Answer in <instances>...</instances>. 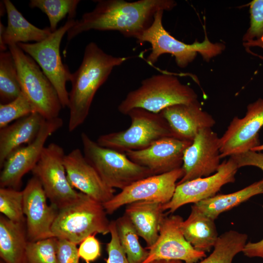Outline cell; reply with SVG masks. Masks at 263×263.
Returning a JSON list of instances; mask_svg holds the SVG:
<instances>
[{
	"mask_svg": "<svg viewBox=\"0 0 263 263\" xmlns=\"http://www.w3.org/2000/svg\"><path fill=\"white\" fill-rule=\"evenodd\" d=\"M96 1L95 8L75 20L68 31V40L91 30L116 31L125 37L137 39L151 24L158 11H170L176 5V2L172 0Z\"/></svg>",
	"mask_w": 263,
	"mask_h": 263,
	"instance_id": "6da1fadb",
	"label": "cell"
},
{
	"mask_svg": "<svg viewBox=\"0 0 263 263\" xmlns=\"http://www.w3.org/2000/svg\"><path fill=\"white\" fill-rule=\"evenodd\" d=\"M130 57L115 56L105 53L95 42L88 44L82 62L74 73L69 93V132L81 125L87 118L94 97L109 77L113 68Z\"/></svg>",
	"mask_w": 263,
	"mask_h": 263,
	"instance_id": "7a4b0ae2",
	"label": "cell"
},
{
	"mask_svg": "<svg viewBox=\"0 0 263 263\" xmlns=\"http://www.w3.org/2000/svg\"><path fill=\"white\" fill-rule=\"evenodd\" d=\"M197 100L198 95L192 88L174 75L162 74L143 80L137 89L128 93L117 108L125 115L135 108L159 113L168 107Z\"/></svg>",
	"mask_w": 263,
	"mask_h": 263,
	"instance_id": "3957f363",
	"label": "cell"
},
{
	"mask_svg": "<svg viewBox=\"0 0 263 263\" xmlns=\"http://www.w3.org/2000/svg\"><path fill=\"white\" fill-rule=\"evenodd\" d=\"M103 204L80 192L77 199L58 209L52 226L54 237L76 244L97 233H110V222Z\"/></svg>",
	"mask_w": 263,
	"mask_h": 263,
	"instance_id": "277c9868",
	"label": "cell"
},
{
	"mask_svg": "<svg viewBox=\"0 0 263 263\" xmlns=\"http://www.w3.org/2000/svg\"><path fill=\"white\" fill-rule=\"evenodd\" d=\"M164 12V10L158 11L151 24L136 39L139 43L148 42L150 44L151 52L146 59L149 64H153L161 55L169 54L174 56L178 66L184 68L194 60L198 53L205 61H209L225 49L224 44L211 42L206 33L201 42L195 41L192 44H187L177 39L163 25Z\"/></svg>",
	"mask_w": 263,
	"mask_h": 263,
	"instance_id": "5b68a950",
	"label": "cell"
},
{
	"mask_svg": "<svg viewBox=\"0 0 263 263\" xmlns=\"http://www.w3.org/2000/svg\"><path fill=\"white\" fill-rule=\"evenodd\" d=\"M131 125L126 130L100 135L96 142L101 146L122 153L145 149L166 137H173L165 118L141 108H135L127 114Z\"/></svg>",
	"mask_w": 263,
	"mask_h": 263,
	"instance_id": "8992f818",
	"label": "cell"
},
{
	"mask_svg": "<svg viewBox=\"0 0 263 263\" xmlns=\"http://www.w3.org/2000/svg\"><path fill=\"white\" fill-rule=\"evenodd\" d=\"M17 68L21 92L45 120L57 118L62 108L57 93L37 62L17 44L8 46Z\"/></svg>",
	"mask_w": 263,
	"mask_h": 263,
	"instance_id": "52a82bcc",
	"label": "cell"
},
{
	"mask_svg": "<svg viewBox=\"0 0 263 263\" xmlns=\"http://www.w3.org/2000/svg\"><path fill=\"white\" fill-rule=\"evenodd\" d=\"M83 153L107 185L122 190L135 182L154 175L131 160L125 153L100 146L85 132L80 135Z\"/></svg>",
	"mask_w": 263,
	"mask_h": 263,
	"instance_id": "ba28073f",
	"label": "cell"
},
{
	"mask_svg": "<svg viewBox=\"0 0 263 263\" xmlns=\"http://www.w3.org/2000/svg\"><path fill=\"white\" fill-rule=\"evenodd\" d=\"M75 22L74 19H68L64 25L41 41L17 44L37 62L51 82L57 93L63 108L69 106V93L66 84L71 81L72 73L62 61L60 46L64 35Z\"/></svg>",
	"mask_w": 263,
	"mask_h": 263,
	"instance_id": "9c48e42d",
	"label": "cell"
},
{
	"mask_svg": "<svg viewBox=\"0 0 263 263\" xmlns=\"http://www.w3.org/2000/svg\"><path fill=\"white\" fill-rule=\"evenodd\" d=\"M63 149L51 143L44 148L32 170L33 176L41 183L51 204L58 209L74 202L79 196L70 185L64 165Z\"/></svg>",
	"mask_w": 263,
	"mask_h": 263,
	"instance_id": "30bf717a",
	"label": "cell"
},
{
	"mask_svg": "<svg viewBox=\"0 0 263 263\" xmlns=\"http://www.w3.org/2000/svg\"><path fill=\"white\" fill-rule=\"evenodd\" d=\"M182 168L138 180L103 204L107 214H112L122 206L137 201H153L162 204L171 199L177 183L183 177Z\"/></svg>",
	"mask_w": 263,
	"mask_h": 263,
	"instance_id": "8fae6325",
	"label": "cell"
},
{
	"mask_svg": "<svg viewBox=\"0 0 263 263\" xmlns=\"http://www.w3.org/2000/svg\"><path fill=\"white\" fill-rule=\"evenodd\" d=\"M63 123L59 117L45 120L33 142L17 149L9 156L1 168L0 188L19 190L24 175L32 171L38 163L47 140Z\"/></svg>",
	"mask_w": 263,
	"mask_h": 263,
	"instance_id": "7c38bea8",
	"label": "cell"
},
{
	"mask_svg": "<svg viewBox=\"0 0 263 263\" xmlns=\"http://www.w3.org/2000/svg\"><path fill=\"white\" fill-rule=\"evenodd\" d=\"M238 169L230 156L221 163L214 174L177 185L171 199L162 205L164 211L173 213L186 204H195L215 196L223 186L234 182Z\"/></svg>",
	"mask_w": 263,
	"mask_h": 263,
	"instance_id": "4fadbf2b",
	"label": "cell"
},
{
	"mask_svg": "<svg viewBox=\"0 0 263 263\" xmlns=\"http://www.w3.org/2000/svg\"><path fill=\"white\" fill-rule=\"evenodd\" d=\"M184 221L178 215L165 216L160 225L158 238L147 249L149 254L143 263L157 260H179L197 263L206 257V253L195 249L185 239L181 228Z\"/></svg>",
	"mask_w": 263,
	"mask_h": 263,
	"instance_id": "5bb4252c",
	"label": "cell"
},
{
	"mask_svg": "<svg viewBox=\"0 0 263 263\" xmlns=\"http://www.w3.org/2000/svg\"><path fill=\"white\" fill-rule=\"evenodd\" d=\"M263 127V98L247 106L244 117L235 116L220 137L221 158L244 153L260 145L259 132Z\"/></svg>",
	"mask_w": 263,
	"mask_h": 263,
	"instance_id": "9a60e30c",
	"label": "cell"
},
{
	"mask_svg": "<svg viewBox=\"0 0 263 263\" xmlns=\"http://www.w3.org/2000/svg\"><path fill=\"white\" fill-rule=\"evenodd\" d=\"M220 148V137L211 128L200 130L184 152V174L177 185L216 172L221 164Z\"/></svg>",
	"mask_w": 263,
	"mask_h": 263,
	"instance_id": "2e32d148",
	"label": "cell"
},
{
	"mask_svg": "<svg viewBox=\"0 0 263 263\" xmlns=\"http://www.w3.org/2000/svg\"><path fill=\"white\" fill-rule=\"evenodd\" d=\"M23 212L29 241L53 237L52 226L58 209L48 205L47 196L39 181L33 176L22 190Z\"/></svg>",
	"mask_w": 263,
	"mask_h": 263,
	"instance_id": "e0dca14e",
	"label": "cell"
},
{
	"mask_svg": "<svg viewBox=\"0 0 263 263\" xmlns=\"http://www.w3.org/2000/svg\"><path fill=\"white\" fill-rule=\"evenodd\" d=\"M192 142L166 137L145 149L125 153L132 162L148 168L154 175L161 174L182 167L184 152Z\"/></svg>",
	"mask_w": 263,
	"mask_h": 263,
	"instance_id": "ac0fdd59",
	"label": "cell"
},
{
	"mask_svg": "<svg viewBox=\"0 0 263 263\" xmlns=\"http://www.w3.org/2000/svg\"><path fill=\"white\" fill-rule=\"evenodd\" d=\"M64 165L67 179L73 188L102 204L115 195V189L106 184L80 150L75 149L65 154Z\"/></svg>",
	"mask_w": 263,
	"mask_h": 263,
	"instance_id": "d6986e66",
	"label": "cell"
},
{
	"mask_svg": "<svg viewBox=\"0 0 263 263\" xmlns=\"http://www.w3.org/2000/svg\"><path fill=\"white\" fill-rule=\"evenodd\" d=\"M160 113L168 123L173 136L182 140L192 141L200 130L211 128L216 123L198 100L168 107Z\"/></svg>",
	"mask_w": 263,
	"mask_h": 263,
	"instance_id": "ffe728a7",
	"label": "cell"
},
{
	"mask_svg": "<svg viewBox=\"0 0 263 263\" xmlns=\"http://www.w3.org/2000/svg\"><path fill=\"white\" fill-rule=\"evenodd\" d=\"M7 15L6 27L0 22V50L6 51L7 46L38 42L49 37L52 33L49 27L39 28L28 21L9 0L2 1Z\"/></svg>",
	"mask_w": 263,
	"mask_h": 263,
	"instance_id": "44dd1931",
	"label": "cell"
},
{
	"mask_svg": "<svg viewBox=\"0 0 263 263\" xmlns=\"http://www.w3.org/2000/svg\"><path fill=\"white\" fill-rule=\"evenodd\" d=\"M45 119L33 113L0 129V167L16 150L33 142Z\"/></svg>",
	"mask_w": 263,
	"mask_h": 263,
	"instance_id": "7402d4cb",
	"label": "cell"
},
{
	"mask_svg": "<svg viewBox=\"0 0 263 263\" xmlns=\"http://www.w3.org/2000/svg\"><path fill=\"white\" fill-rule=\"evenodd\" d=\"M162 204L153 201H137L127 205L125 214L138 235L151 247L157 240L160 225L165 217Z\"/></svg>",
	"mask_w": 263,
	"mask_h": 263,
	"instance_id": "603a6c76",
	"label": "cell"
},
{
	"mask_svg": "<svg viewBox=\"0 0 263 263\" xmlns=\"http://www.w3.org/2000/svg\"><path fill=\"white\" fill-rule=\"evenodd\" d=\"M29 242L25 223L14 222L0 216V257L4 263H28Z\"/></svg>",
	"mask_w": 263,
	"mask_h": 263,
	"instance_id": "cb8c5ba5",
	"label": "cell"
},
{
	"mask_svg": "<svg viewBox=\"0 0 263 263\" xmlns=\"http://www.w3.org/2000/svg\"><path fill=\"white\" fill-rule=\"evenodd\" d=\"M181 228L186 240L196 250L209 252L219 237L214 220L201 213L193 206L188 218Z\"/></svg>",
	"mask_w": 263,
	"mask_h": 263,
	"instance_id": "d4e9b609",
	"label": "cell"
},
{
	"mask_svg": "<svg viewBox=\"0 0 263 263\" xmlns=\"http://www.w3.org/2000/svg\"><path fill=\"white\" fill-rule=\"evenodd\" d=\"M260 194H263V179L236 192L217 194L195 203L192 206L201 213L215 220L222 213Z\"/></svg>",
	"mask_w": 263,
	"mask_h": 263,
	"instance_id": "484cf974",
	"label": "cell"
},
{
	"mask_svg": "<svg viewBox=\"0 0 263 263\" xmlns=\"http://www.w3.org/2000/svg\"><path fill=\"white\" fill-rule=\"evenodd\" d=\"M247 235L230 230L219 236L212 252L197 263H232L234 257L243 252Z\"/></svg>",
	"mask_w": 263,
	"mask_h": 263,
	"instance_id": "4316f807",
	"label": "cell"
},
{
	"mask_svg": "<svg viewBox=\"0 0 263 263\" xmlns=\"http://www.w3.org/2000/svg\"><path fill=\"white\" fill-rule=\"evenodd\" d=\"M117 234L121 245L130 263H143L149 254L138 240L136 230L124 214L115 220Z\"/></svg>",
	"mask_w": 263,
	"mask_h": 263,
	"instance_id": "83f0119b",
	"label": "cell"
},
{
	"mask_svg": "<svg viewBox=\"0 0 263 263\" xmlns=\"http://www.w3.org/2000/svg\"><path fill=\"white\" fill-rule=\"evenodd\" d=\"M21 93L15 62L11 52L0 53V104L9 103Z\"/></svg>",
	"mask_w": 263,
	"mask_h": 263,
	"instance_id": "f1b7e54d",
	"label": "cell"
},
{
	"mask_svg": "<svg viewBox=\"0 0 263 263\" xmlns=\"http://www.w3.org/2000/svg\"><path fill=\"white\" fill-rule=\"evenodd\" d=\"M79 0H31L29 6L37 8L47 16L49 28L53 32L59 22L68 15V19H74Z\"/></svg>",
	"mask_w": 263,
	"mask_h": 263,
	"instance_id": "f546056e",
	"label": "cell"
},
{
	"mask_svg": "<svg viewBox=\"0 0 263 263\" xmlns=\"http://www.w3.org/2000/svg\"><path fill=\"white\" fill-rule=\"evenodd\" d=\"M0 212L9 220L16 223H25L23 196L20 191L9 188H0Z\"/></svg>",
	"mask_w": 263,
	"mask_h": 263,
	"instance_id": "4dcf8cb0",
	"label": "cell"
},
{
	"mask_svg": "<svg viewBox=\"0 0 263 263\" xmlns=\"http://www.w3.org/2000/svg\"><path fill=\"white\" fill-rule=\"evenodd\" d=\"M249 6L250 26L243 37L247 51L251 47H260L263 42V0H253Z\"/></svg>",
	"mask_w": 263,
	"mask_h": 263,
	"instance_id": "1f68e13d",
	"label": "cell"
},
{
	"mask_svg": "<svg viewBox=\"0 0 263 263\" xmlns=\"http://www.w3.org/2000/svg\"><path fill=\"white\" fill-rule=\"evenodd\" d=\"M55 237L37 241H29L26 255L28 263H57L56 244Z\"/></svg>",
	"mask_w": 263,
	"mask_h": 263,
	"instance_id": "d6a6232c",
	"label": "cell"
},
{
	"mask_svg": "<svg viewBox=\"0 0 263 263\" xmlns=\"http://www.w3.org/2000/svg\"><path fill=\"white\" fill-rule=\"evenodd\" d=\"M35 112L32 104L21 92L12 101L0 104V129Z\"/></svg>",
	"mask_w": 263,
	"mask_h": 263,
	"instance_id": "836d02e7",
	"label": "cell"
},
{
	"mask_svg": "<svg viewBox=\"0 0 263 263\" xmlns=\"http://www.w3.org/2000/svg\"><path fill=\"white\" fill-rule=\"evenodd\" d=\"M110 233L111 238L107 244L106 263H130L120 243L115 221L110 222Z\"/></svg>",
	"mask_w": 263,
	"mask_h": 263,
	"instance_id": "e575fe53",
	"label": "cell"
},
{
	"mask_svg": "<svg viewBox=\"0 0 263 263\" xmlns=\"http://www.w3.org/2000/svg\"><path fill=\"white\" fill-rule=\"evenodd\" d=\"M76 244L64 239L57 238L56 258L57 263H79Z\"/></svg>",
	"mask_w": 263,
	"mask_h": 263,
	"instance_id": "d590c367",
	"label": "cell"
},
{
	"mask_svg": "<svg viewBox=\"0 0 263 263\" xmlns=\"http://www.w3.org/2000/svg\"><path fill=\"white\" fill-rule=\"evenodd\" d=\"M95 235L93 234L86 237L78 248L79 257L86 263L94 262L101 256V245Z\"/></svg>",
	"mask_w": 263,
	"mask_h": 263,
	"instance_id": "8d00e7d4",
	"label": "cell"
},
{
	"mask_svg": "<svg viewBox=\"0 0 263 263\" xmlns=\"http://www.w3.org/2000/svg\"><path fill=\"white\" fill-rule=\"evenodd\" d=\"M231 157L235 160L239 168L253 166L260 169L263 171V152L249 150Z\"/></svg>",
	"mask_w": 263,
	"mask_h": 263,
	"instance_id": "74e56055",
	"label": "cell"
},
{
	"mask_svg": "<svg viewBox=\"0 0 263 263\" xmlns=\"http://www.w3.org/2000/svg\"><path fill=\"white\" fill-rule=\"evenodd\" d=\"M243 252L245 256L249 258L259 257L263 259V238L256 243H246Z\"/></svg>",
	"mask_w": 263,
	"mask_h": 263,
	"instance_id": "f35d334b",
	"label": "cell"
},
{
	"mask_svg": "<svg viewBox=\"0 0 263 263\" xmlns=\"http://www.w3.org/2000/svg\"><path fill=\"white\" fill-rule=\"evenodd\" d=\"M150 263H184L182 261L179 260H157L152 262Z\"/></svg>",
	"mask_w": 263,
	"mask_h": 263,
	"instance_id": "ab89813d",
	"label": "cell"
},
{
	"mask_svg": "<svg viewBox=\"0 0 263 263\" xmlns=\"http://www.w3.org/2000/svg\"><path fill=\"white\" fill-rule=\"evenodd\" d=\"M250 150L258 152H261V151H263V144H260L259 146L252 149Z\"/></svg>",
	"mask_w": 263,
	"mask_h": 263,
	"instance_id": "60d3db41",
	"label": "cell"
},
{
	"mask_svg": "<svg viewBox=\"0 0 263 263\" xmlns=\"http://www.w3.org/2000/svg\"><path fill=\"white\" fill-rule=\"evenodd\" d=\"M260 47H261L263 49V42L261 44V45H260ZM248 52L252 54V55H254V56H257L258 57H259L260 58L262 59V60H263V56H260V55H259L258 54H254L253 53L252 51H251L250 50H249L248 51Z\"/></svg>",
	"mask_w": 263,
	"mask_h": 263,
	"instance_id": "b9f144b4",
	"label": "cell"
},
{
	"mask_svg": "<svg viewBox=\"0 0 263 263\" xmlns=\"http://www.w3.org/2000/svg\"><path fill=\"white\" fill-rule=\"evenodd\" d=\"M0 263H4L3 261H2L1 260Z\"/></svg>",
	"mask_w": 263,
	"mask_h": 263,
	"instance_id": "7bdbcfd3",
	"label": "cell"
}]
</instances>
